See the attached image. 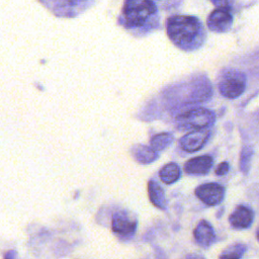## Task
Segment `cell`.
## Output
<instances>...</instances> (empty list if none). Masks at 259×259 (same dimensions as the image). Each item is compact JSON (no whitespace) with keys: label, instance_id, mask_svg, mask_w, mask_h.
<instances>
[{"label":"cell","instance_id":"2e32d148","mask_svg":"<svg viewBox=\"0 0 259 259\" xmlns=\"http://www.w3.org/2000/svg\"><path fill=\"white\" fill-rule=\"evenodd\" d=\"M253 156V149L251 147H245L242 149L240 156V169L243 173H247L250 168V162Z\"/></svg>","mask_w":259,"mask_h":259},{"label":"cell","instance_id":"52a82bcc","mask_svg":"<svg viewBox=\"0 0 259 259\" xmlns=\"http://www.w3.org/2000/svg\"><path fill=\"white\" fill-rule=\"evenodd\" d=\"M137 220L131 213L121 210L113 214L112 218V231L122 237L133 236L137 231Z\"/></svg>","mask_w":259,"mask_h":259},{"label":"cell","instance_id":"5b68a950","mask_svg":"<svg viewBox=\"0 0 259 259\" xmlns=\"http://www.w3.org/2000/svg\"><path fill=\"white\" fill-rule=\"evenodd\" d=\"M195 195L207 205H217L224 199L225 188L219 183H204L195 189Z\"/></svg>","mask_w":259,"mask_h":259},{"label":"cell","instance_id":"5bb4252c","mask_svg":"<svg viewBox=\"0 0 259 259\" xmlns=\"http://www.w3.org/2000/svg\"><path fill=\"white\" fill-rule=\"evenodd\" d=\"M181 171L176 163H168L163 166L159 172L161 180L166 184H172L180 177Z\"/></svg>","mask_w":259,"mask_h":259},{"label":"cell","instance_id":"d6986e66","mask_svg":"<svg viewBox=\"0 0 259 259\" xmlns=\"http://www.w3.org/2000/svg\"><path fill=\"white\" fill-rule=\"evenodd\" d=\"M229 168H230L229 163L228 162H223L218 166V168L215 170V174L217 175H225L229 171Z\"/></svg>","mask_w":259,"mask_h":259},{"label":"cell","instance_id":"8fae6325","mask_svg":"<svg viewBox=\"0 0 259 259\" xmlns=\"http://www.w3.org/2000/svg\"><path fill=\"white\" fill-rule=\"evenodd\" d=\"M212 166V158L210 156L204 155L190 159L184 165V170L188 174L201 175L206 174Z\"/></svg>","mask_w":259,"mask_h":259},{"label":"cell","instance_id":"7a4b0ae2","mask_svg":"<svg viewBox=\"0 0 259 259\" xmlns=\"http://www.w3.org/2000/svg\"><path fill=\"white\" fill-rule=\"evenodd\" d=\"M157 12L153 0H125L122 8V23L127 28H143L153 20Z\"/></svg>","mask_w":259,"mask_h":259},{"label":"cell","instance_id":"7c38bea8","mask_svg":"<svg viewBox=\"0 0 259 259\" xmlns=\"http://www.w3.org/2000/svg\"><path fill=\"white\" fill-rule=\"evenodd\" d=\"M148 192L151 202L158 208L166 209V198L162 187L154 180H150L148 183Z\"/></svg>","mask_w":259,"mask_h":259},{"label":"cell","instance_id":"9a60e30c","mask_svg":"<svg viewBox=\"0 0 259 259\" xmlns=\"http://www.w3.org/2000/svg\"><path fill=\"white\" fill-rule=\"evenodd\" d=\"M173 142V136L169 133H162V134H158L156 136H154L151 139L150 142V147L156 151H162L164 149H166L171 143Z\"/></svg>","mask_w":259,"mask_h":259},{"label":"cell","instance_id":"3957f363","mask_svg":"<svg viewBox=\"0 0 259 259\" xmlns=\"http://www.w3.org/2000/svg\"><path fill=\"white\" fill-rule=\"evenodd\" d=\"M246 88V76L236 69H229L222 74L219 81V90L227 98L239 97Z\"/></svg>","mask_w":259,"mask_h":259},{"label":"cell","instance_id":"ac0fdd59","mask_svg":"<svg viewBox=\"0 0 259 259\" xmlns=\"http://www.w3.org/2000/svg\"><path fill=\"white\" fill-rule=\"evenodd\" d=\"M211 2L217 6V8H223L231 10L234 0H211Z\"/></svg>","mask_w":259,"mask_h":259},{"label":"cell","instance_id":"9c48e42d","mask_svg":"<svg viewBox=\"0 0 259 259\" xmlns=\"http://www.w3.org/2000/svg\"><path fill=\"white\" fill-rule=\"evenodd\" d=\"M254 219V212L252 209L245 205H239L232 212L229 218L231 226L235 229H246L250 227Z\"/></svg>","mask_w":259,"mask_h":259},{"label":"cell","instance_id":"30bf717a","mask_svg":"<svg viewBox=\"0 0 259 259\" xmlns=\"http://www.w3.org/2000/svg\"><path fill=\"white\" fill-rule=\"evenodd\" d=\"M193 234L197 244L203 248L209 247L215 239V234L211 225L204 220L200 221L197 224Z\"/></svg>","mask_w":259,"mask_h":259},{"label":"cell","instance_id":"277c9868","mask_svg":"<svg viewBox=\"0 0 259 259\" xmlns=\"http://www.w3.org/2000/svg\"><path fill=\"white\" fill-rule=\"evenodd\" d=\"M215 119L214 113L206 108L198 107L191 110H188L180 114L176 121L178 126L186 130H198L206 128L213 123Z\"/></svg>","mask_w":259,"mask_h":259},{"label":"cell","instance_id":"4fadbf2b","mask_svg":"<svg viewBox=\"0 0 259 259\" xmlns=\"http://www.w3.org/2000/svg\"><path fill=\"white\" fill-rule=\"evenodd\" d=\"M132 153L136 160L140 163H151L158 158V154L151 147L137 145L132 149Z\"/></svg>","mask_w":259,"mask_h":259},{"label":"cell","instance_id":"ba28073f","mask_svg":"<svg viewBox=\"0 0 259 259\" xmlns=\"http://www.w3.org/2000/svg\"><path fill=\"white\" fill-rule=\"evenodd\" d=\"M209 138V131L205 128L193 130L183 136L180 141V147L186 152H195L201 149Z\"/></svg>","mask_w":259,"mask_h":259},{"label":"cell","instance_id":"8992f818","mask_svg":"<svg viewBox=\"0 0 259 259\" xmlns=\"http://www.w3.org/2000/svg\"><path fill=\"white\" fill-rule=\"evenodd\" d=\"M206 23L208 28L213 32H227L233 25V15L230 10L217 8L208 15Z\"/></svg>","mask_w":259,"mask_h":259},{"label":"cell","instance_id":"6da1fadb","mask_svg":"<svg viewBox=\"0 0 259 259\" xmlns=\"http://www.w3.org/2000/svg\"><path fill=\"white\" fill-rule=\"evenodd\" d=\"M166 29L171 41L184 51L199 48L205 36L200 20L191 15H173L169 17Z\"/></svg>","mask_w":259,"mask_h":259},{"label":"cell","instance_id":"e0dca14e","mask_svg":"<svg viewBox=\"0 0 259 259\" xmlns=\"http://www.w3.org/2000/svg\"><path fill=\"white\" fill-rule=\"evenodd\" d=\"M246 250V246L243 244H236L229 247L225 252L220 256L221 258H241Z\"/></svg>","mask_w":259,"mask_h":259}]
</instances>
